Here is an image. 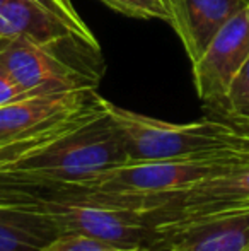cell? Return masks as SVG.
<instances>
[{"label":"cell","mask_w":249,"mask_h":251,"mask_svg":"<svg viewBox=\"0 0 249 251\" xmlns=\"http://www.w3.org/2000/svg\"><path fill=\"white\" fill-rule=\"evenodd\" d=\"M128 162L120 130L103 106V96L19 139L0 142V173L50 186L82 188L87 181Z\"/></svg>","instance_id":"1"},{"label":"cell","mask_w":249,"mask_h":251,"mask_svg":"<svg viewBox=\"0 0 249 251\" xmlns=\"http://www.w3.org/2000/svg\"><path fill=\"white\" fill-rule=\"evenodd\" d=\"M103 106L120 130L128 162L202 159L243 146L239 126L222 116L169 123L121 108L106 98Z\"/></svg>","instance_id":"2"},{"label":"cell","mask_w":249,"mask_h":251,"mask_svg":"<svg viewBox=\"0 0 249 251\" xmlns=\"http://www.w3.org/2000/svg\"><path fill=\"white\" fill-rule=\"evenodd\" d=\"M239 164H249L239 149L186 161L126 162L87 181L82 190L99 200L154 215L167 197Z\"/></svg>","instance_id":"3"},{"label":"cell","mask_w":249,"mask_h":251,"mask_svg":"<svg viewBox=\"0 0 249 251\" xmlns=\"http://www.w3.org/2000/svg\"><path fill=\"white\" fill-rule=\"evenodd\" d=\"M0 63L27 96L97 89L103 77L101 51L45 47L24 36H0Z\"/></svg>","instance_id":"4"},{"label":"cell","mask_w":249,"mask_h":251,"mask_svg":"<svg viewBox=\"0 0 249 251\" xmlns=\"http://www.w3.org/2000/svg\"><path fill=\"white\" fill-rule=\"evenodd\" d=\"M45 212L58 234H82L116 248L159 246L154 215L99 200L82 188L58 192L46 200Z\"/></svg>","instance_id":"5"},{"label":"cell","mask_w":249,"mask_h":251,"mask_svg":"<svg viewBox=\"0 0 249 251\" xmlns=\"http://www.w3.org/2000/svg\"><path fill=\"white\" fill-rule=\"evenodd\" d=\"M0 36H24L53 48L101 51L70 0H7L0 9Z\"/></svg>","instance_id":"6"},{"label":"cell","mask_w":249,"mask_h":251,"mask_svg":"<svg viewBox=\"0 0 249 251\" xmlns=\"http://www.w3.org/2000/svg\"><path fill=\"white\" fill-rule=\"evenodd\" d=\"M249 58V5L237 12L213 36L193 62V82L200 101L217 113L222 108L234 77Z\"/></svg>","instance_id":"7"},{"label":"cell","mask_w":249,"mask_h":251,"mask_svg":"<svg viewBox=\"0 0 249 251\" xmlns=\"http://www.w3.org/2000/svg\"><path fill=\"white\" fill-rule=\"evenodd\" d=\"M157 251H249V207L156 224Z\"/></svg>","instance_id":"8"},{"label":"cell","mask_w":249,"mask_h":251,"mask_svg":"<svg viewBox=\"0 0 249 251\" xmlns=\"http://www.w3.org/2000/svg\"><path fill=\"white\" fill-rule=\"evenodd\" d=\"M249 207V164L200 181L167 197L154 214L157 222L184 221Z\"/></svg>","instance_id":"9"},{"label":"cell","mask_w":249,"mask_h":251,"mask_svg":"<svg viewBox=\"0 0 249 251\" xmlns=\"http://www.w3.org/2000/svg\"><path fill=\"white\" fill-rule=\"evenodd\" d=\"M249 5V0H169L174 27L193 62L202 56L217 33Z\"/></svg>","instance_id":"10"},{"label":"cell","mask_w":249,"mask_h":251,"mask_svg":"<svg viewBox=\"0 0 249 251\" xmlns=\"http://www.w3.org/2000/svg\"><path fill=\"white\" fill-rule=\"evenodd\" d=\"M97 89H80L58 94L27 96L0 106V142L29 135L55 120L82 108Z\"/></svg>","instance_id":"11"},{"label":"cell","mask_w":249,"mask_h":251,"mask_svg":"<svg viewBox=\"0 0 249 251\" xmlns=\"http://www.w3.org/2000/svg\"><path fill=\"white\" fill-rule=\"evenodd\" d=\"M57 234L45 205H0V251H41Z\"/></svg>","instance_id":"12"},{"label":"cell","mask_w":249,"mask_h":251,"mask_svg":"<svg viewBox=\"0 0 249 251\" xmlns=\"http://www.w3.org/2000/svg\"><path fill=\"white\" fill-rule=\"evenodd\" d=\"M55 192L50 186L23 179L19 176L0 173V205H31L40 207L45 201L55 197Z\"/></svg>","instance_id":"13"},{"label":"cell","mask_w":249,"mask_h":251,"mask_svg":"<svg viewBox=\"0 0 249 251\" xmlns=\"http://www.w3.org/2000/svg\"><path fill=\"white\" fill-rule=\"evenodd\" d=\"M213 115L227 120H249V58L234 77L222 108Z\"/></svg>","instance_id":"14"},{"label":"cell","mask_w":249,"mask_h":251,"mask_svg":"<svg viewBox=\"0 0 249 251\" xmlns=\"http://www.w3.org/2000/svg\"><path fill=\"white\" fill-rule=\"evenodd\" d=\"M116 12L135 19H159L171 23L169 0H101Z\"/></svg>","instance_id":"15"},{"label":"cell","mask_w":249,"mask_h":251,"mask_svg":"<svg viewBox=\"0 0 249 251\" xmlns=\"http://www.w3.org/2000/svg\"><path fill=\"white\" fill-rule=\"evenodd\" d=\"M106 246L82 234H57L41 251H103Z\"/></svg>","instance_id":"16"},{"label":"cell","mask_w":249,"mask_h":251,"mask_svg":"<svg viewBox=\"0 0 249 251\" xmlns=\"http://www.w3.org/2000/svg\"><path fill=\"white\" fill-rule=\"evenodd\" d=\"M24 98H27V94L19 86V82L10 75L9 70L0 63V106L10 104V102L24 100Z\"/></svg>","instance_id":"17"},{"label":"cell","mask_w":249,"mask_h":251,"mask_svg":"<svg viewBox=\"0 0 249 251\" xmlns=\"http://www.w3.org/2000/svg\"><path fill=\"white\" fill-rule=\"evenodd\" d=\"M227 120V118H226ZM232 123H236L239 126L241 133H243V146H241V155L249 162V120H230Z\"/></svg>","instance_id":"18"},{"label":"cell","mask_w":249,"mask_h":251,"mask_svg":"<svg viewBox=\"0 0 249 251\" xmlns=\"http://www.w3.org/2000/svg\"><path fill=\"white\" fill-rule=\"evenodd\" d=\"M123 251H156V250L149 248V246H132V248H125Z\"/></svg>","instance_id":"19"},{"label":"cell","mask_w":249,"mask_h":251,"mask_svg":"<svg viewBox=\"0 0 249 251\" xmlns=\"http://www.w3.org/2000/svg\"><path fill=\"white\" fill-rule=\"evenodd\" d=\"M125 248H116V246H106L103 248V251H123Z\"/></svg>","instance_id":"20"},{"label":"cell","mask_w":249,"mask_h":251,"mask_svg":"<svg viewBox=\"0 0 249 251\" xmlns=\"http://www.w3.org/2000/svg\"><path fill=\"white\" fill-rule=\"evenodd\" d=\"M7 2V0H0V9H2V7H3V3H5Z\"/></svg>","instance_id":"21"}]
</instances>
